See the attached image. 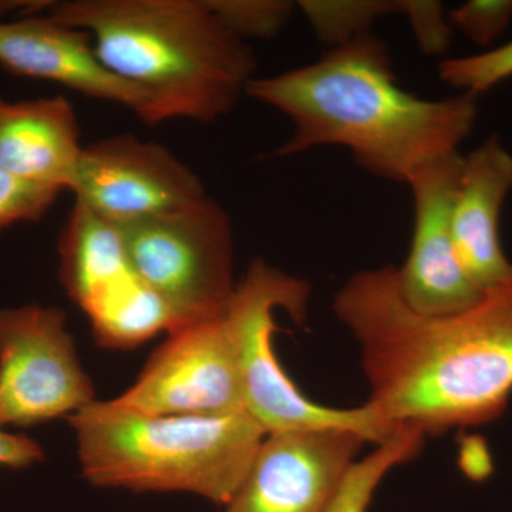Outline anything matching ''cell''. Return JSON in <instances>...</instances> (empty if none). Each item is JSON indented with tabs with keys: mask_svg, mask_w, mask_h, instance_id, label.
Returning a JSON list of instances; mask_svg holds the SVG:
<instances>
[{
	"mask_svg": "<svg viewBox=\"0 0 512 512\" xmlns=\"http://www.w3.org/2000/svg\"><path fill=\"white\" fill-rule=\"evenodd\" d=\"M67 420L90 484L195 494L220 505L238 490L266 436L247 412L147 416L96 400Z\"/></svg>",
	"mask_w": 512,
	"mask_h": 512,
	"instance_id": "obj_4",
	"label": "cell"
},
{
	"mask_svg": "<svg viewBox=\"0 0 512 512\" xmlns=\"http://www.w3.org/2000/svg\"><path fill=\"white\" fill-rule=\"evenodd\" d=\"M215 15L239 39H274L291 18L295 3L285 0H208Z\"/></svg>",
	"mask_w": 512,
	"mask_h": 512,
	"instance_id": "obj_18",
	"label": "cell"
},
{
	"mask_svg": "<svg viewBox=\"0 0 512 512\" xmlns=\"http://www.w3.org/2000/svg\"><path fill=\"white\" fill-rule=\"evenodd\" d=\"M305 13L320 42L338 47L369 35L376 19L400 12V2L386 0H302Z\"/></svg>",
	"mask_w": 512,
	"mask_h": 512,
	"instance_id": "obj_17",
	"label": "cell"
},
{
	"mask_svg": "<svg viewBox=\"0 0 512 512\" xmlns=\"http://www.w3.org/2000/svg\"><path fill=\"white\" fill-rule=\"evenodd\" d=\"M424 436L413 427H402L376 450L357 460L333 503L325 512H367L380 483L393 468L419 456Z\"/></svg>",
	"mask_w": 512,
	"mask_h": 512,
	"instance_id": "obj_16",
	"label": "cell"
},
{
	"mask_svg": "<svg viewBox=\"0 0 512 512\" xmlns=\"http://www.w3.org/2000/svg\"><path fill=\"white\" fill-rule=\"evenodd\" d=\"M0 66L16 76L49 80L92 99L120 104L146 123L150 96L101 63L89 33L57 22L40 9L0 22Z\"/></svg>",
	"mask_w": 512,
	"mask_h": 512,
	"instance_id": "obj_13",
	"label": "cell"
},
{
	"mask_svg": "<svg viewBox=\"0 0 512 512\" xmlns=\"http://www.w3.org/2000/svg\"><path fill=\"white\" fill-rule=\"evenodd\" d=\"M43 457V448L35 440L0 429V467L26 468L42 463Z\"/></svg>",
	"mask_w": 512,
	"mask_h": 512,
	"instance_id": "obj_23",
	"label": "cell"
},
{
	"mask_svg": "<svg viewBox=\"0 0 512 512\" xmlns=\"http://www.w3.org/2000/svg\"><path fill=\"white\" fill-rule=\"evenodd\" d=\"M70 191L117 228L183 210L207 197L200 178L168 148L130 134L84 146Z\"/></svg>",
	"mask_w": 512,
	"mask_h": 512,
	"instance_id": "obj_10",
	"label": "cell"
},
{
	"mask_svg": "<svg viewBox=\"0 0 512 512\" xmlns=\"http://www.w3.org/2000/svg\"><path fill=\"white\" fill-rule=\"evenodd\" d=\"M464 156L451 154L410 178L414 231L410 252L396 268L404 301L424 315H447L476 303L483 292L471 284L457 258L453 210Z\"/></svg>",
	"mask_w": 512,
	"mask_h": 512,
	"instance_id": "obj_12",
	"label": "cell"
},
{
	"mask_svg": "<svg viewBox=\"0 0 512 512\" xmlns=\"http://www.w3.org/2000/svg\"><path fill=\"white\" fill-rule=\"evenodd\" d=\"M119 231L131 264L165 303L175 329L224 318L238 285L234 235L228 212L214 198Z\"/></svg>",
	"mask_w": 512,
	"mask_h": 512,
	"instance_id": "obj_6",
	"label": "cell"
},
{
	"mask_svg": "<svg viewBox=\"0 0 512 512\" xmlns=\"http://www.w3.org/2000/svg\"><path fill=\"white\" fill-rule=\"evenodd\" d=\"M79 121L62 96L10 103L0 97V167L55 190H72L83 153Z\"/></svg>",
	"mask_w": 512,
	"mask_h": 512,
	"instance_id": "obj_15",
	"label": "cell"
},
{
	"mask_svg": "<svg viewBox=\"0 0 512 512\" xmlns=\"http://www.w3.org/2000/svg\"><path fill=\"white\" fill-rule=\"evenodd\" d=\"M365 443L346 429L266 434L222 512H325Z\"/></svg>",
	"mask_w": 512,
	"mask_h": 512,
	"instance_id": "obj_11",
	"label": "cell"
},
{
	"mask_svg": "<svg viewBox=\"0 0 512 512\" xmlns=\"http://www.w3.org/2000/svg\"><path fill=\"white\" fill-rule=\"evenodd\" d=\"M247 96L292 121V136L276 156L342 146L369 173L404 184L426 165L458 153L478 113L471 94L427 100L403 90L387 43L372 33L332 47L318 62L254 77Z\"/></svg>",
	"mask_w": 512,
	"mask_h": 512,
	"instance_id": "obj_2",
	"label": "cell"
},
{
	"mask_svg": "<svg viewBox=\"0 0 512 512\" xmlns=\"http://www.w3.org/2000/svg\"><path fill=\"white\" fill-rule=\"evenodd\" d=\"M66 320L39 303L0 309V429L70 417L96 402Z\"/></svg>",
	"mask_w": 512,
	"mask_h": 512,
	"instance_id": "obj_8",
	"label": "cell"
},
{
	"mask_svg": "<svg viewBox=\"0 0 512 512\" xmlns=\"http://www.w3.org/2000/svg\"><path fill=\"white\" fill-rule=\"evenodd\" d=\"M440 79L461 93L477 97L512 77V40L478 55L444 60Z\"/></svg>",
	"mask_w": 512,
	"mask_h": 512,
	"instance_id": "obj_19",
	"label": "cell"
},
{
	"mask_svg": "<svg viewBox=\"0 0 512 512\" xmlns=\"http://www.w3.org/2000/svg\"><path fill=\"white\" fill-rule=\"evenodd\" d=\"M512 190V153L493 136L464 157L453 210L458 261L471 284L484 292L512 272L500 241V215Z\"/></svg>",
	"mask_w": 512,
	"mask_h": 512,
	"instance_id": "obj_14",
	"label": "cell"
},
{
	"mask_svg": "<svg viewBox=\"0 0 512 512\" xmlns=\"http://www.w3.org/2000/svg\"><path fill=\"white\" fill-rule=\"evenodd\" d=\"M60 279L106 349L130 350L177 325L131 264L119 228L79 201L59 239Z\"/></svg>",
	"mask_w": 512,
	"mask_h": 512,
	"instance_id": "obj_7",
	"label": "cell"
},
{
	"mask_svg": "<svg viewBox=\"0 0 512 512\" xmlns=\"http://www.w3.org/2000/svg\"><path fill=\"white\" fill-rule=\"evenodd\" d=\"M62 191L22 180L0 167V229L42 220Z\"/></svg>",
	"mask_w": 512,
	"mask_h": 512,
	"instance_id": "obj_20",
	"label": "cell"
},
{
	"mask_svg": "<svg viewBox=\"0 0 512 512\" xmlns=\"http://www.w3.org/2000/svg\"><path fill=\"white\" fill-rule=\"evenodd\" d=\"M109 403L147 416L247 412L238 349L225 316L168 333L133 386Z\"/></svg>",
	"mask_w": 512,
	"mask_h": 512,
	"instance_id": "obj_9",
	"label": "cell"
},
{
	"mask_svg": "<svg viewBox=\"0 0 512 512\" xmlns=\"http://www.w3.org/2000/svg\"><path fill=\"white\" fill-rule=\"evenodd\" d=\"M333 311L359 343L367 404L424 436L491 423L512 394V272L463 311L424 315L404 301L396 266L346 282Z\"/></svg>",
	"mask_w": 512,
	"mask_h": 512,
	"instance_id": "obj_1",
	"label": "cell"
},
{
	"mask_svg": "<svg viewBox=\"0 0 512 512\" xmlns=\"http://www.w3.org/2000/svg\"><path fill=\"white\" fill-rule=\"evenodd\" d=\"M312 288L308 282L255 259L238 282L225 319L234 336L244 386L245 410L266 434L312 429H346L376 446L402 427L386 423L365 403L336 409L312 402L276 356L275 312L284 309L295 322L308 316Z\"/></svg>",
	"mask_w": 512,
	"mask_h": 512,
	"instance_id": "obj_5",
	"label": "cell"
},
{
	"mask_svg": "<svg viewBox=\"0 0 512 512\" xmlns=\"http://www.w3.org/2000/svg\"><path fill=\"white\" fill-rule=\"evenodd\" d=\"M40 12L84 30L101 63L151 99L146 124L214 123L247 94L255 57L208 0H64Z\"/></svg>",
	"mask_w": 512,
	"mask_h": 512,
	"instance_id": "obj_3",
	"label": "cell"
},
{
	"mask_svg": "<svg viewBox=\"0 0 512 512\" xmlns=\"http://www.w3.org/2000/svg\"><path fill=\"white\" fill-rule=\"evenodd\" d=\"M400 12L407 16L421 52L440 55L450 45L451 28L440 2L430 0H406L400 2Z\"/></svg>",
	"mask_w": 512,
	"mask_h": 512,
	"instance_id": "obj_22",
	"label": "cell"
},
{
	"mask_svg": "<svg viewBox=\"0 0 512 512\" xmlns=\"http://www.w3.org/2000/svg\"><path fill=\"white\" fill-rule=\"evenodd\" d=\"M451 28L476 45L490 46L503 35L512 19V0H470L447 15Z\"/></svg>",
	"mask_w": 512,
	"mask_h": 512,
	"instance_id": "obj_21",
	"label": "cell"
}]
</instances>
